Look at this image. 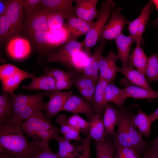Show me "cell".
Instances as JSON below:
<instances>
[{
	"label": "cell",
	"instance_id": "obj_18",
	"mask_svg": "<svg viewBox=\"0 0 158 158\" xmlns=\"http://www.w3.org/2000/svg\"><path fill=\"white\" fill-rule=\"evenodd\" d=\"M109 83L99 75L97 81L95 92L93 109L95 115L103 116L105 106L106 88Z\"/></svg>",
	"mask_w": 158,
	"mask_h": 158
},
{
	"label": "cell",
	"instance_id": "obj_55",
	"mask_svg": "<svg viewBox=\"0 0 158 158\" xmlns=\"http://www.w3.org/2000/svg\"><path fill=\"white\" fill-rule=\"evenodd\" d=\"M145 158L143 157V158Z\"/></svg>",
	"mask_w": 158,
	"mask_h": 158
},
{
	"label": "cell",
	"instance_id": "obj_22",
	"mask_svg": "<svg viewBox=\"0 0 158 158\" xmlns=\"http://www.w3.org/2000/svg\"><path fill=\"white\" fill-rule=\"evenodd\" d=\"M41 92L31 95H25L20 94H10L12 107V114L8 118L13 121L18 116L21 111L30 102L39 97Z\"/></svg>",
	"mask_w": 158,
	"mask_h": 158
},
{
	"label": "cell",
	"instance_id": "obj_10",
	"mask_svg": "<svg viewBox=\"0 0 158 158\" xmlns=\"http://www.w3.org/2000/svg\"><path fill=\"white\" fill-rule=\"evenodd\" d=\"M118 59L116 54L112 50L108 52L106 56L102 55L99 65V75L109 83L114 81L117 76V68L116 64Z\"/></svg>",
	"mask_w": 158,
	"mask_h": 158
},
{
	"label": "cell",
	"instance_id": "obj_17",
	"mask_svg": "<svg viewBox=\"0 0 158 158\" xmlns=\"http://www.w3.org/2000/svg\"><path fill=\"white\" fill-rule=\"evenodd\" d=\"M23 0H10L5 14L18 35L22 29Z\"/></svg>",
	"mask_w": 158,
	"mask_h": 158
},
{
	"label": "cell",
	"instance_id": "obj_36",
	"mask_svg": "<svg viewBox=\"0 0 158 158\" xmlns=\"http://www.w3.org/2000/svg\"><path fill=\"white\" fill-rule=\"evenodd\" d=\"M58 142L57 152L60 158H75L76 147L69 141L58 135L55 140Z\"/></svg>",
	"mask_w": 158,
	"mask_h": 158
},
{
	"label": "cell",
	"instance_id": "obj_27",
	"mask_svg": "<svg viewBox=\"0 0 158 158\" xmlns=\"http://www.w3.org/2000/svg\"><path fill=\"white\" fill-rule=\"evenodd\" d=\"M35 73H29L20 70L18 72L1 81L2 91L10 94L14 93V91L17 89L21 82L24 79L36 77Z\"/></svg>",
	"mask_w": 158,
	"mask_h": 158
},
{
	"label": "cell",
	"instance_id": "obj_8",
	"mask_svg": "<svg viewBox=\"0 0 158 158\" xmlns=\"http://www.w3.org/2000/svg\"><path fill=\"white\" fill-rule=\"evenodd\" d=\"M73 95V93L71 90L63 92H45V95L49 97V101L45 104V110L46 111L45 117L49 119L62 111L65 103Z\"/></svg>",
	"mask_w": 158,
	"mask_h": 158
},
{
	"label": "cell",
	"instance_id": "obj_12",
	"mask_svg": "<svg viewBox=\"0 0 158 158\" xmlns=\"http://www.w3.org/2000/svg\"><path fill=\"white\" fill-rule=\"evenodd\" d=\"M7 50L9 55L13 59L22 60L29 55L31 47L28 40L18 36L8 41Z\"/></svg>",
	"mask_w": 158,
	"mask_h": 158
},
{
	"label": "cell",
	"instance_id": "obj_44",
	"mask_svg": "<svg viewBox=\"0 0 158 158\" xmlns=\"http://www.w3.org/2000/svg\"><path fill=\"white\" fill-rule=\"evenodd\" d=\"M140 155L138 153L132 148L116 146L114 158H141Z\"/></svg>",
	"mask_w": 158,
	"mask_h": 158
},
{
	"label": "cell",
	"instance_id": "obj_3",
	"mask_svg": "<svg viewBox=\"0 0 158 158\" xmlns=\"http://www.w3.org/2000/svg\"><path fill=\"white\" fill-rule=\"evenodd\" d=\"M116 4L112 0H107L102 2L101 8L98 10L99 16L97 20L93 22V25L85 35L81 43L82 51L89 56L91 49L96 44L102 32L109 20L112 10Z\"/></svg>",
	"mask_w": 158,
	"mask_h": 158
},
{
	"label": "cell",
	"instance_id": "obj_29",
	"mask_svg": "<svg viewBox=\"0 0 158 158\" xmlns=\"http://www.w3.org/2000/svg\"><path fill=\"white\" fill-rule=\"evenodd\" d=\"M132 114L129 113L127 117L126 125L129 138L133 148L140 154H143L147 149V144L143 139L141 134L133 126L130 121Z\"/></svg>",
	"mask_w": 158,
	"mask_h": 158
},
{
	"label": "cell",
	"instance_id": "obj_38",
	"mask_svg": "<svg viewBox=\"0 0 158 158\" xmlns=\"http://www.w3.org/2000/svg\"><path fill=\"white\" fill-rule=\"evenodd\" d=\"M12 114V107L10 94L4 92L0 95V125L9 118Z\"/></svg>",
	"mask_w": 158,
	"mask_h": 158
},
{
	"label": "cell",
	"instance_id": "obj_15",
	"mask_svg": "<svg viewBox=\"0 0 158 158\" xmlns=\"http://www.w3.org/2000/svg\"><path fill=\"white\" fill-rule=\"evenodd\" d=\"M107 42L105 40L99 42V45L94 49L93 53L89 56L87 63L82 73L96 82L99 76V65L100 57L104 47Z\"/></svg>",
	"mask_w": 158,
	"mask_h": 158
},
{
	"label": "cell",
	"instance_id": "obj_24",
	"mask_svg": "<svg viewBox=\"0 0 158 158\" xmlns=\"http://www.w3.org/2000/svg\"><path fill=\"white\" fill-rule=\"evenodd\" d=\"M117 72L122 74L130 83L136 86L149 90H152L144 76L132 66L128 64L127 66L121 68L117 67Z\"/></svg>",
	"mask_w": 158,
	"mask_h": 158
},
{
	"label": "cell",
	"instance_id": "obj_14",
	"mask_svg": "<svg viewBox=\"0 0 158 158\" xmlns=\"http://www.w3.org/2000/svg\"><path fill=\"white\" fill-rule=\"evenodd\" d=\"M97 0H75L77 17L87 22H93L99 16L97 9Z\"/></svg>",
	"mask_w": 158,
	"mask_h": 158
},
{
	"label": "cell",
	"instance_id": "obj_46",
	"mask_svg": "<svg viewBox=\"0 0 158 158\" xmlns=\"http://www.w3.org/2000/svg\"><path fill=\"white\" fill-rule=\"evenodd\" d=\"M41 0H23V8L27 13L31 12L39 7Z\"/></svg>",
	"mask_w": 158,
	"mask_h": 158
},
{
	"label": "cell",
	"instance_id": "obj_13",
	"mask_svg": "<svg viewBox=\"0 0 158 158\" xmlns=\"http://www.w3.org/2000/svg\"><path fill=\"white\" fill-rule=\"evenodd\" d=\"M62 111H68L74 114H83L90 119L95 115L91 105L83 98L73 95L67 100Z\"/></svg>",
	"mask_w": 158,
	"mask_h": 158
},
{
	"label": "cell",
	"instance_id": "obj_19",
	"mask_svg": "<svg viewBox=\"0 0 158 158\" xmlns=\"http://www.w3.org/2000/svg\"><path fill=\"white\" fill-rule=\"evenodd\" d=\"M117 47V58L121 61L122 67L128 66L133 44L135 42L132 37L122 33L115 40Z\"/></svg>",
	"mask_w": 158,
	"mask_h": 158
},
{
	"label": "cell",
	"instance_id": "obj_49",
	"mask_svg": "<svg viewBox=\"0 0 158 158\" xmlns=\"http://www.w3.org/2000/svg\"><path fill=\"white\" fill-rule=\"evenodd\" d=\"M153 5L156 8L158 13V16L157 18L152 22V24L155 28H158V0H151Z\"/></svg>",
	"mask_w": 158,
	"mask_h": 158
},
{
	"label": "cell",
	"instance_id": "obj_54",
	"mask_svg": "<svg viewBox=\"0 0 158 158\" xmlns=\"http://www.w3.org/2000/svg\"><path fill=\"white\" fill-rule=\"evenodd\" d=\"M154 156L157 158H158V151H151Z\"/></svg>",
	"mask_w": 158,
	"mask_h": 158
},
{
	"label": "cell",
	"instance_id": "obj_45",
	"mask_svg": "<svg viewBox=\"0 0 158 158\" xmlns=\"http://www.w3.org/2000/svg\"><path fill=\"white\" fill-rule=\"evenodd\" d=\"M21 69L9 64L2 65L0 66V79L3 80L20 71Z\"/></svg>",
	"mask_w": 158,
	"mask_h": 158
},
{
	"label": "cell",
	"instance_id": "obj_33",
	"mask_svg": "<svg viewBox=\"0 0 158 158\" xmlns=\"http://www.w3.org/2000/svg\"><path fill=\"white\" fill-rule=\"evenodd\" d=\"M148 61V57L143 49L140 46H136L133 50L129 59L128 64L130 65L144 76Z\"/></svg>",
	"mask_w": 158,
	"mask_h": 158
},
{
	"label": "cell",
	"instance_id": "obj_37",
	"mask_svg": "<svg viewBox=\"0 0 158 158\" xmlns=\"http://www.w3.org/2000/svg\"><path fill=\"white\" fill-rule=\"evenodd\" d=\"M144 76L149 84L158 81V54L155 53L148 57Z\"/></svg>",
	"mask_w": 158,
	"mask_h": 158
},
{
	"label": "cell",
	"instance_id": "obj_21",
	"mask_svg": "<svg viewBox=\"0 0 158 158\" xmlns=\"http://www.w3.org/2000/svg\"><path fill=\"white\" fill-rule=\"evenodd\" d=\"M93 23L75 17L67 20L64 25L70 32L71 38L77 40L79 37L87 34L92 26Z\"/></svg>",
	"mask_w": 158,
	"mask_h": 158
},
{
	"label": "cell",
	"instance_id": "obj_47",
	"mask_svg": "<svg viewBox=\"0 0 158 158\" xmlns=\"http://www.w3.org/2000/svg\"><path fill=\"white\" fill-rule=\"evenodd\" d=\"M33 158H60L57 152L55 153L51 150H42L35 155Z\"/></svg>",
	"mask_w": 158,
	"mask_h": 158
},
{
	"label": "cell",
	"instance_id": "obj_5",
	"mask_svg": "<svg viewBox=\"0 0 158 158\" xmlns=\"http://www.w3.org/2000/svg\"><path fill=\"white\" fill-rule=\"evenodd\" d=\"M82 51V45L77 40L70 38L58 49L52 51L48 56V62L61 63L70 69L71 63L74 57Z\"/></svg>",
	"mask_w": 158,
	"mask_h": 158
},
{
	"label": "cell",
	"instance_id": "obj_52",
	"mask_svg": "<svg viewBox=\"0 0 158 158\" xmlns=\"http://www.w3.org/2000/svg\"><path fill=\"white\" fill-rule=\"evenodd\" d=\"M0 158H33L28 157L22 156H9L6 155H4L0 154Z\"/></svg>",
	"mask_w": 158,
	"mask_h": 158
},
{
	"label": "cell",
	"instance_id": "obj_41",
	"mask_svg": "<svg viewBox=\"0 0 158 158\" xmlns=\"http://www.w3.org/2000/svg\"><path fill=\"white\" fill-rule=\"evenodd\" d=\"M46 10L49 30H56L63 27L65 23V20L66 19V17L60 13Z\"/></svg>",
	"mask_w": 158,
	"mask_h": 158
},
{
	"label": "cell",
	"instance_id": "obj_20",
	"mask_svg": "<svg viewBox=\"0 0 158 158\" xmlns=\"http://www.w3.org/2000/svg\"><path fill=\"white\" fill-rule=\"evenodd\" d=\"M120 84L124 86L128 97L148 99L158 98V91L134 85L125 78L120 80Z\"/></svg>",
	"mask_w": 158,
	"mask_h": 158
},
{
	"label": "cell",
	"instance_id": "obj_50",
	"mask_svg": "<svg viewBox=\"0 0 158 158\" xmlns=\"http://www.w3.org/2000/svg\"><path fill=\"white\" fill-rule=\"evenodd\" d=\"M152 151H158V135L156 138L152 141L151 145Z\"/></svg>",
	"mask_w": 158,
	"mask_h": 158
},
{
	"label": "cell",
	"instance_id": "obj_48",
	"mask_svg": "<svg viewBox=\"0 0 158 158\" xmlns=\"http://www.w3.org/2000/svg\"><path fill=\"white\" fill-rule=\"evenodd\" d=\"M10 0H0V16L5 14L6 9Z\"/></svg>",
	"mask_w": 158,
	"mask_h": 158
},
{
	"label": "cell",
	"instance_id": "obj_28",
	"mask_svg": "<svg viewBox=\"0 0 158 158\" xmlns=\"http://www.w3.org/2000/svg\"><path fill=\"white\" fill-rule=\"evenodd\" d=\"M119 120L118 110L109 103L105 106L103 115V121L107 135L114 136L116 133L115 128Z\"/></svg>",
	"mask_w": 158,
	"mask_h": 158
},
{
	"label": "cell",
	"instance_id": "obj_7",
	"mask_svg": "<svg viewBox=\"0 0 158 158\" xmlns=\"http://www.w3.org/2000/svg\"><path fill=\"white\" fill-rule=\"evenodd\" d=\"M153 6L151 1H150L143 8L139 16L128 25L129 36L134 40L136 46H140L142 36L149 19Z\"/></svg>",
	"mask_w": 158,
	"mask_h": 158
},
{
	"label": "cell",
	"instance_id": "obj_53",
	"mask_svg": "<svg viewBox=\"0 0 158 158\" xmlns=\"http://www.w3.org/2000/svg\"><path fill=\"white\" fill-rule=\"evenodd\" d=\"M143 154L145 158H157L151 150L147 152L146 151Z\"/></svg>",
	"mask_w": 158,
	"mask_h": 158
},
{
	"label": "cell",
	"instance_id": "obj_6",
	"mask_svg": "<svg viewBox=\"0 0 158 158\" xmlns=\"http://www.w3.org/2000/svg\"><path fill=\"white\" fill-rule=\"evenodd\" d=\"M122 8H115L112 11L111 17L104 26L99 37V42L105 40H115L122 33L125 25L130 21L121 13Z\"/></svg>",
	"mask_w": 158,
	"mask_h": 158
},
{
	"label": "cell",
	"instance_id": "obj_42",
	"mask_svg": "<svg viewBox=\"0 0 158 158\" xmlns=\"http://www.w3.org/2000/svg\"><path fill=\"white\" fill-rule=\"evenodd\" d=\"M44 71L45 73L51 75L55 79L56 82L71 79L77 72L74 71H65L58 68L46 67L44 68Z\"/></svg>",
	"mask_w": 158,
	"mask_h": 158
},
{
	"label": "cell",
	"instance_id": "obj_30",
	"mask_svg": "<svg viewBox=\"0 0 158 158\" xmlns=\"http://www.w3.org/2000/svg\"><path fill=\"white\" fill-rule=\"evenodd\" d=\"M130 121L134 127L147 138L149 137L152 122L149 116L140 109L138 110L136 115H132Z\"/></svg>",
	"mask_w": 158,
	"mask_h": 158
},
{
	"label": "cell",
	"instance_id": "obj_51",
	"mask_svg": "<svg viewBox=\"0 0 158 158\" xmlns=\"http://www.w3.org/2000/svg\"><path fill=\"white\" fill-rule=\"evenodd\" d=\"M149 116L151 121L153 122L156 119H158V107L152 113L150 114Z\"/></svg>",
	"mask_w": 158,
	"mask_h": 158
},
{
	"label": "cell",
	"instance_id": "obj_26",
	"mask_svg": "<svg viewBox=\"0 0 158 158\" xmlns=\"http://www.w3.org/2000/svg\"><path fill=\"white\" fill-rule=\"evenodd\" d=\"M128 98L124 88H119L112 82L107 85L105 95V99L107 103L112 102L121 109H123L124 102Z\"/></svg>",
	"mask_w": 158,
	"mask_h": 158
},
{
	"label": "cell",
	"instance_id": "obj_4",
	"mask_svg": "<svg viewBox=\"0 0 158 158\" xmlns=\"http://www.w3.org/2000/svg\"><path fill=\"white\" fill-rule=\"evenodd\" d=\"M27 34L34 44L42 49L59 47L66 42L71 37L64 25L57 30L36 31Z\"/></svg>",
	"mask_w": 158,
	"mask_h": 158
},
{
	"label": "cell",
	"instance_id": "obj_9",
	"mask_svg": "<svg viewBox=\"0 0 158 158\" xmlns=\"http://www.w3.org/2000/svg\"><path fill=\"white\" fill-rule=\"evenodd\" d=\"M27 13L25 28L27 34L36 31L49 30L46 9L38 7Z\"/></svg>",
	"mask_w": 158,
	"mask_h": 158
},
{
	"label": "cell",
	"instance_id": "obj_40",
	"mask_svg": "<svg viewBox=\"0 0 158 158\" xmlns=\"http://www.w3.org/2000/svg\"><path fill=\"white\" fill-rule=\"evenodd\" d=\"M68 123L71 126L84 135H88L90 122L86 121L77 114L70 116L67 119Z\"/></svg>",
	"mask_w": 158,
	"mask_h": 158
},
{
	"label": "cell",
	"instance_id": "obj_23",
	"mask_svg": "<svg viewBox=\"0 0 158 158\" xmlns=\"http://www.w3.org/2000/svg\"><path fill=\"white\" fill-rule=\"evenodd\" d=\"M22 88L27 90H40L49 92L56 91L55 79L51 75L46 73L32 78L29 84L23 85Z\"/></svg>",
	"mask_w": 158,
	"mask_h": 158
},
{
	"label": "cell",
	"instance_id": "obj_31",
	"mask_svg": "<svg viewBox=\"0 0 158 158\" xmlns=\"http://www.w3.org/2000/svg\"><path fill=\"white\" fill-rule=\"evenodd\" d=\"M102 116L95 115L91 119L88 135L95 141L102 142L107 137Z\"/></svg>",
	"mask_w": 158,
	"mask_h": 158
},
{
	"label": "cell",
	"instance_id": "obj_1",
	"mask_svg": "<svg viewBox=\"0 0 158 158\" xmlns=\"http://www.w3.org/2000/svg\"><path fill=\"white\" fill-rule=\"evenodd\" d=\"M21 125L8 118L0 125V153L13 156L31 158L43 150L32 141L29 142L24 135Z\"/></svg>",
	"mask_w": 158,
	"mask_h": 158
},
{
	"label": "cell",
	"instance_id": "obj_2",
	"mask_svg": "<svg viewBox=\"0 0 158 158\" xmlns=\"http://www.w3.org/2000/svg\"><path fill=\"white\" fill-rule=\"evenodd\" d=\"M23 130L38 147L51 150L49 142L55 140L59 133L60 128L55 126L44 114L43 111L38 112L26 119L21 124Z\"/></svg>",
	"mask_w": 158,
	"mask_h": 158
},
{
	"label": "cell",
	"instance_id": "obj_32",
	"mask_svg": "<svg viewBox=\"0 0 158 158\" xmlns=\"http://www.w3.org/2000/svg\"><path fill=\"white\" fill-rule=\"evenodd\" d=\"M66 115L63 114L59 115L56 118V122L60 126L59 133L63 135L64 138L69 141H81L82 139L80 133L68 123Z\"/></svg>",
	"mask_w": 158,
	"mask_h": 158
},
{
	"label": "cell",
	"instance_id": "obj_39",
	"mask_svg": "<svg viewBox=\"0 0 158 158\" xmlns=\"http://www.w3.org/2000/svg\"><path fill=\"white\" fill-rule=\"evenodd\" d=\"M71 80L72 85L76 87L79 92L96 87V82L82 73L77 72L72 77Z\"/></svg>",
	"mask_w": 158,
	"mask_h": 158
},
{
	"label": "cell",
	"instance_id": "obj_34",
	"mask_svg": "<svg viewBox=\"0 0 158 158\" xmlns=\"http://www.w3.org/2000/svg\"><path fill=\"white\" fill-rule=\"evenodd\" d=\"M18 36L15 29L6 15L0 16L1 45Z\"/></svg>",
	"mask_w": 158,
	"mask_h": 158
},
{
	"label": "cell",
	"instance_id": "obj_25",
	"mask_svg": "<svg viewBox=\"0 0 158 158\" xmlns=\"http://www.w3.org/2000/svg\"><path fill=\"white\" fill-rule=\"evenodd\" d=\"M44 95V91L41 92L40 96L25 107L16 119L12 122L21 125L26 119L31 116L38 112L45 110V103L43 101Z\"/></svg>",
	"mask_w": 158,
	"mask_h": 158
},
{
	"label": "cell",
	"instance_id": "obj_43",
	"mask_svg": "<svg viewBox=\"0 0 158 158\" xmlns=\"http://www.w3.org/2000/svg\"><path fill=\"white\" fill-rule=\"evenodd\" d=\"M90 144L91 138L88 135L76 147L75 158H91Z\"/></svg>",
	"mask_w": 158,
	"mask_h": 158
},
{
	"label": "cell",
	"instance_id": "obj_35",
	"mask_svg": "<svg viewBox=\"0 0 158 158\" xmlns=\"http://www.w3.org/2000/svg\"><path fill=\"white\" fill-rule=\"evenodd\" d=\"M96 158H114L116 146L113 142L107 138L102 142H95Z\"/></svg>",
	"mask_w": 158,
	"mask_h": 158
},
{
	"label": "cell",
	"instance_id": "obj_11",
	"mask_svg": "<svg viewBox=\"0 0 158 158\" xmlns=\"http://www.w3.org/2000/svg\"><path fill=\"white\" fill-rule=\"evenodd\" d=\"M73 0H41L40 6L47 10L63 15L67 20L76 17Z\"/></svg>",
	"mask_w": 158,
	"mask_h": 158
},
{
	"label": "cell",
	"instance_id": "obj_16",
	"mask_svg": "<svg viewBox=\"0 0 158 158\" xmlns=\"http://www.w3.org/2000/svg\"><path fill=\"white\" fill-rule=\"evenodd\" d=\"M118 111L119 120L117 125V129L114 136L113 142L116 146L127 147L133 148L127 128V120L129 112L123 109L118 110Z\"/></svg>",
	"mask_w": 158,
	"mask_h": 158
}]
</instances>
